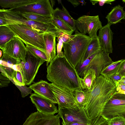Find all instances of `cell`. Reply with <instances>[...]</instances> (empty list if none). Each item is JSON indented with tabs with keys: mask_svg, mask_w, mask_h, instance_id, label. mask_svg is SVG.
Returning <instances> with one entry per match:
<instances>
[{
	"mask_svg": "<svg viewBox=\"0 0 125 125\" xmlns=\"http://www.w3.org/2000/svg\"><path fill=\"white\" fill-rule=\"evenodd\" d=\"M86 99L83 109L90 121L102 115L104 106L116 93L114 82L102 75L97 77L93 87L86 90Z\"/></svg>",
	"mask_w": 125,
	"mask_h": 125,
	"instance_id": "cell-1",
	"label": "cell"
},
{
	"mask_svg": "<svg viewBox=\"0 0 125 125\" xmlns=\"http://www.w3.org/2000/svg\"><path fill=\"white\" fill-rule=\"evenodd\" d=\"M47 78L52 83L70 90L82 89L81 77L64 56H56L47 66Z\"/></svg>",
	"mask_w": 125,
	"mask_h": 125,
	"instance_id": "cell-2",
	"label": "cell"
},
{
	"mask_svg": "<svg viewBox=\"0 0 125 125\" xmlns=\"http://www.w3.org/2000/svg\"><path fill=\"white\" fill-rule=\"evenodd\" d=\"M71 35L70 40L63 43L64 56L73 67H76L82 61L92 38L76 30Z\"/></svg>",
	"mask_w": 125,
	"mask_h": 125,
	"instance_id": "cell-3",
	"label": "cell"
},
{
	"mask_svg": "<svg viewBox=\"0 0 125 125\" xmlns=\"http://www.w3.org/2000/svg\"><path fill=\"white\" fill-rule=\"evenodd\" d=\"M0 17L4 21V26L12 24L22 25L40 33H54L57 37L62 32L54 23L47 24L28 20L10 9H0Z\"/></svg>",
	"mask_w": 125,
	"mask_h": 125,
	"instance_id": "cell-4",
	"label": "cell"
},
{
	"mask_svg": "<svg viewBox=\"0 0 125 125\" xmlns=\"http://www.w3.org/2000/svg\"><path fill=\"white\" fill-rule=\"evenodd\" d=\"M109 53L101 50L80 63L75 68L79 76L83 78L90 69L95 71L97 77L100 75L102 71L114 62L109 56Z\"/></svg>",
	"mask_w": 125,
	"mask_h": 125,
	"instance_id": "cell-5",
	"label": "cell"
},
{
	"mask_svg": "<svg viewBox=\"0 0 125 125\" xmlns=\"http://www.w3.org/2000/svg\"><path fill=\"white\" fill-rule=\"evenodd\" d=\"M13 32L15 37L25 44H29L45 52L46 45L44 35L23 25L12 24L6 25Z\"/></svg>",
	"mask_w": 125,
	"mask_h": 125,
	"instance_id": "cell-6",
	"label": "cell"
},
{
	"mask_svg": "<svg viewBox=\"0 0 125 125\" xmlns=\"http://www.w3.org/2000/svg\"><path fill=\"white\" fill-rule=\"evenodd\" d=\"M101 116L107 120L118 116L125 118V94L116 92L105 105Z\"/></svg>",
	"mask_w": 125,
	"mask_h": 125,
	"instance_id": "cell-7",
	"label": "cell"
},
{
	"mask_svg": "<svg viewBox=\"0 0 125 125\" xmlns=\"http://www.w3.org/2000/svg\"><path fill=\"white\" fill-rule=\"evenodd\" d=\"M45 61L27 50L25 62L21 61V72L26 85H29L33 82L40 67Z\"/></svg>",
	"mask_w": 125,
	"mask_h": 125,
	"instance_id": "cell-8",
	"label": "cell"
},
{
	"mask_svg": "<svg viewBox=\"0 0 125 125\" xmlns=\"http://www.w3.org/2000/svg\"><path fill=\"white\" fill-rule=\"evenodd\" d=\"M74 21L76 30L82 34H88L92 38L97 36L98 30L103 27L98 15H83Z\"/></svg>",
	"mask_w": 125,
	"mask_h": 125,
	"instance_id": "cell-9",
	"label": "cell"
},
{
	"mask_svg": "<svg viewBox=\"0 0 125 125\" xmlns=\"http://www.w3.org/2000/svg\"><path fill=\"white\" fill-rule=\"evenodd\" d=\"M58 114L62 122L90 124V121L83 108H63L58 106Z\"/></svg>",
	"mask_w": 125,
	"mask_h": 125,
	"instance_id": "cell-10",
	"label": "cell"
},
{
	"mask_svg": "<svg viewBox=\"0 0 125 125\" xmlns=\"http://www.w3.org/2000/svg\"><path fill=\"white\" fill-rule=\"evenodd\" d=\"M49 85L57 101L58 106L63 108L80 107L73 94V90L52 83H49Z\"/></svg>",
	"mask_w": 125,
	"mask_h": 125,
	"instance_id": "cell-11",
	"label": "cell"
},
{
	"mask_svg": "<svg viewBox=\"0 0 125 125\" xmlns=\"http://www.w3.org/2000/svg\"><path fill=\"white\" fill-rule=\"evenodd\" d=\"M23 43L20 39L15 37L0 46V48L3 53L25 62L27 50Z\"/></svg>",
	"mask_w": 125,
	"mask_h": 125,
	"instance_id": "cell-12",
	"label": "cell"
},
{
	"mask_svg": "<svg viewBox=\"0 0 125 125\" xmlns=\"http://www.w3.org/2000/svg\"><path fill=\"white\" fill-rule=\"evenodd\" d=\"M10 9L13 11L31 12L52 17L54 10L49 0H38L37 2L28 5Z\"/></svg>",
	"mask_w": 125,
	"mask_h": 125,
	"instance_id": "cell-13",
	"label": "cell"
},
{
	"mask_svg": "<svg viewBox=\"0 0 125 125\" xmlns=\"http://www.w3.org/2000/svg\"><path fill=\"white\" fill-rule=\"evenodd\" d=\"M60 117L48 115L38 111L31 113L22 125H60Z\"/></svg>",
	"mask_w": 125,
	"mask_h": 125,
	"instance_id": "cell-14",
	"label": "cell"
},
{
	"mask_svg": "<svg viewBox=\"0 0 125 125\" xmlns=\"http://www.w3.org/2000/svg\"><path fill=\"white\" fill-rule=\"evenodd\" d=\"M30 98L37 111L50 115H54L58 113L57 108L55 104L48 99L35 93L32 94Z\"/></svg>",
	"mask_w": 125,
	"mask_h": 125,
	"instance_id": "cell-15",
	"label": "cell"
},
{
	"mask_svg": "<svg viewBox=\"0 0 125 125\" xmlns=\"http://www.w3.org/2000/svg\"><path fill=\"white\" fill-rule=\"evenodd\" d=\"M0 61V66L12 79L13 78L16 71L21 72V60L12 58L4 53Z\"/></svg>",
	"mask_w": 125,
	"mask_h": 125,
	"instance_id": "cell-16",
	"label": "cell"
},
{
	"mask_svg": "<svg viewBox=\"0 0 125 125\" xmlns=\"http://www.w3.org/2000/svg\"><path fill=\"white\" fill-rule=\"evenodd\" d=\"M111 25L107 23L103 27L99 30L98 36L102 49L110 53H112L113 50L112 42L114 33L110 28Z\"/></svg>",
	"mask_w": 125,
	"mask_h": 125,
	"instance_id": "cell-17",
	"label": "cell"
},
{
	"mask_svg": "<svg viewBox=\"0 0 125 125\" xmlns=\"http://www.w3.org/2000/svg\"><path fill=\"white\" fill-rule=\"evenodd\" d=\"M29 87L34 93L58 104L57 101L50 87L49 83L47 81L41 80L31 84Z\"/></svg>",
	"mask_w": 125,
	"mask_h": 125,
	"instance_id": "cell-18",
	"label": "cell"
},
{
	"mask_svg": "<svg viewBox=\"0 0 125 125\" xmlns=\"http://www.w3.org/2000/svg\"><path fill=\"white\" fill-rule=\"evenodd\" d=\"M56 35L55 34L51 32L45 33L44 35V38L45 45V53L48 61L46 62V65L47 66L56 57Z\"/></svg>",
	"mask_w": 125,
	"mask_h": 125,
	"instance_id": "cell-19",
	"label": "cell"
},
{
	"mask_svg": "<svg viewBox=\"0 0 125 125\" xmlns=\"http://www.w3.org/2000/svg\"><path fill=\"white\" fill-rule=\"evenodd\" d=\"M108 23L111 25L121 22V21L125 19V11L123 7L120 5L114 7L105 17Z\"/></svg>",
	"mask_w": 125,
	"mask_h": 125,
	"instance_id": "cell-20",
	"label": "cell"
},
{
	"mask_svg": "<svg viewBox=\"0 0 125 125\" xmlns=\"http://www.w3.org/2000/svg\"><path fill=\"white\" fill-rule=\"evenodd\" d=\"M97 77L94 70L92 69L88 70L83 77L81 78V82L82 89L89 91H91L93 87Z\"/></svg>",
	"mask_w": 125,
	"mask_h": 125,
	"instance_id": "cell-21",
	"label": "cell"
},
{
	"mask_svg": "<svg viewBox=\"0 0 125 125\" xmlns=\"http://www.w3.org/2000/svg\"><path fill=\"white\" fill-rule=\"evenodd\" d=\"M14 11L28 20L45 24H51L54 23L52 16L43 15L31 12Z\"/></svg>",
	"mask_w": 125,
	"mask_h": 125,
	"instance_id": "cell-22",
	"label": "cell"
},
{
	"mask_svg": "<svg viewBox=\"0 0 125 125\" xmlns=\"http://www.w3.org/2000/svg\"><path fill=\"white\" fill-rule=\"evenodd\" d=\"M38 0H0V5L3 9L13 8L34 3Z\"/></svg>",
	"mask_w": 125,
	"mask_h": 125,
	"instance_id": "cell-23",
	"label": "cell"
},
{
	"mask_svg": "<svg viewBox=\"0 0 125 125\" xmlns=\"http://www.w3.org/2000/svg\"><path fill=\"white\" fill-rule=\"evenodd\" d=\"M62 4V7L61 9L57 7L53 10L52 16L58 17L61 19L68 23L75 31L76 30L74 20L70 15L69 13L64 6Z\"/></svg>",
	"mask_w": 125,
	"mask_h": 125,
	"instance_id": "cell-24",
	"label": "cell"
},
{
	"mask_svg": "<svg viewBox=\"0 0 125 125\" xmlns=\"http://www.w3.org/2000/svg\"><path fill=\"white\" fill-rule=\"evenodd\" d=\"M52 19L54 24L62 32L71 35L74 31L72 27L58 16H52Z\"/></svg>",
	"mask_w": 125,
	"mask_h": 125,
	"instance_id": "cell-25",
	"label": "cell"
},
{
	"mask_svg": "<svg viewBox=\"0 0 125 125\" xmlns=\"http://www.w3.org/2000/svg\"><path fill=\"white\" fill-rule=\"evenodd\" d=\"M102 49L98 36L92 38V40L87 48L82 62L93 54Z\"/></svg>",
	"mask_w": 125,
	"mask_h": 125,
	"instance_id": "cell-26",
	"label": "cell"
},
{
	"mask_svg": "<svg viewBox=\"0 0 125 125\" xmlns=\"http://www.w3.org/2000/svg\"><path fill=\"white\" fill-rule=\"evenodd\" d=\"M123 59L114 62L104 69L101 71V75L107 78L117 73Z\"/></svg>",
	"mask_w": 125,
	"mask_h": 125,
	"instance_id": "cell-27",
	"label": "cell"
},
{
	"mask_svg": "<svg viewBox=\"0 0 125 125\" xmlns=\"http://www.w3.org/2000/svg\"><path fill=\"white\" fill-rule=\"evenodd\" d=\"M15 37L13 32L6 26H0V46Z\"/></svg>",
	"mask_w": 125,
	"mask_h": 125,
	"instance_id": "cell-28",
	"label": "cell"
},
{
	"mask_svg": "<svg viewBox=\"0 0 125 125\" xmlns=\"http://www.w3.org/2000/svg\"><path fill=\"white\" fill-rule=\"evenodd\" d=\"M73 93L78 106L83 108L86 101V90L82 89H77L73 90Z\"/></svg>",
	"mask_w": 125,
	"mask_h": 125,
	"instance_id": "cell-29",
	"label": "cell"
},
{
	"mask_svg": "<svg viewBox=\"0 0 125 125\" xmlns=\"http://www.w3.org/2000/svg\"><path fill=\"white\" fill-rule=\"evenodd\" d=\"M27 50L35 56L45 61H48L45 53L29 44H26Z\"/></svg>",
	"mask_w": 125,
	"mask_h": 125,
	"instance_id": "cell-30",
	"label": "cell"
},
{
	"mask_svg": "<svg viewBox=\"0 0 125 125\" xmlns=\"http://www.w3.org/2000/svg\"><path fill=\"white\" fill-rule=\"evenodd\" d=\"M15 85H25L24 81L21 72L19 71H15L13 79H10Z\"/></svg>",
	"mask_w": 125,
	"mask_h": 125,
	"instance_id": "cell-31",
	"label": "cell"
},
{
	"mask_svg": "<svg viewBox=\"0 0 125 125\" xmlns=\"http://www.w3.org/2000/svg\"><path fill=\"white\" fill-rule=\"evenodd\" d=\"M107 120L109 125H125V118L122 117H116Z\"/></svg>",
	"mask_w": 125,
	"mask_h": 125,
	"instance_id": "cell-32",
	"label": "cell"
},
{
	"mask_svg": "<svg viewBox=\"0 0 125 125\" xmlns=\"http://www.w3.org/2000/svg\"><path fill=\"white\" fill-rule=\"evenodd\" d=\"M90 125H109L107 120L102 116H98L90 121Z\"/></svg>",
	"mask_w": 125,
	"mask_h": 125,
	"instance_id": "cell-33",
	"label": "cell"
},
{
	"mask_svg": "<svg viewBox=\"0 0 125 125\" xmlns=\"http://www.w3.org/2000/svg\"><path fill=\"white\" fill-rule=\"evenodd\" d=\"M57 37V40L58 42L57 44V54L56 56L58 57H64L63 52L62 51V49L64 42L60 36Z\"/></svg>",
	"mask_w": 125,
	"mask_h": 125,
	"instance_id": "cell-34",
	"label": "cell"
},
{
	"mask_svg": "<svg viewBox=\"0 0 125 125\" xmlns=\"http://www.w3.org/2000/svg\"><path fill=\"white\" fill-rule=\"evenodd\" d=\"M16 86L20 91L22 97L24 98L31 93L32 90L29 87H27L26 85Z\"/></svg>",
	"mask_w": 125,
	"mask_h": 125,
	"instance_id": "cell-35",
	"label": "cell"
},
{
	"mask_svg": "<svg viewBox=\"0 0 125 125\" xmlns=\"http://www.w3.org/2000/svg\"><path fill=\"white\" fill-rule=\"evenodd\" d=\"M0 80V87L1 88L7 86L11 81L9 78L2 75L1 73Z\"/></svg>",
	"mask_w": 125,
	"mask_h": 125,
	"instance_id": "cell-36",
	"label": "cell"
},
{
	"mask_svg": "<svg viewBox=\"0 0 125 125\" xmlns=\"http://www.w3.org/2000/svg\"><path fill=\"white\" fill-rule=\"evenodd\" d=\"M114 82L116 87V92L125 94V85L119 82Z\"/></svg>",
	"mask_w": 125,
	"mask_h": 125,
	"instance_id": "cell-37",
	"label": "cell"
},
{
	"mask_svg": "<svg viewBox=\"0 0 125 125\" xmlns=\"http://www.w3.org/2000/svg\"><path fill=\"white\" fill-rule=\"evenodd\" d=\"M122 76H125V59H123L117 72Z\"/></svg>",
	"mask_w": 125,
	"mask_h": 125,
	"instance_id": "cell-38",
	"label": "cell"
},
{
	"mask_svg": "<svg viewBox=\"0 0 125 125\" xmlns=\"http://www.w3.org/2000/svg\"><path fill=\"white\" fill-rule=\"evenodd\" d=\"M122 77L117 73L111 76L109 78L114 82H119L121 80Z\"/></svg>",
	"mask_w": 125,
	"mask_h": 125,
	"instance_id": "cell-39",
	"label": "cell"
},
{
	"mask_svg": "<svg viewBox=\"0 0 125 125\" xmlns=\"http://www.w3.org/2000/svg\"><path fill=\"white\" fill-rule=\"evenodd\" d=\"M62 125H90V124L82 123H66L62 122Z\"/></svg>",
	"mask_w": 125,
	"mask_h": 125,
	"instance_id": "cell-40",
	"label": "cell"
},
{
	"mask_svg": "<svg viewBox=\"0 0 125 125\" xmlns=\"http://www.w3.org/2000/svg\"><path fill=\"white\" fill-rule=\"evenodd\" d=\"M68 1L70 2L75 7L78 6L80 4V2L79 0H68Z\"/></svg>",
	"mask_w": 125,
	"mask_h": 125,
	"instance_id": "cell-41",
	"label": "cell"
},
{
	"mask_svg": "<svg viewBox=\"0 0 125 125\" xmlns=\"http://www.w3.org/2000/svg\"><path fill=\"white\" fill-rule=\"evenodd\" d=\"M101 1L103 2L104 3H107L108 4H112V2L115 1V0H101Z\"/></svg>",
	"mask_w": 125,
	"mask_h": 125,
	"instance_id": "cell-42",
	"label": "cell"
},
{
	"mask_svg": "<svg viewBox=\"0 0 125 125\" xmlns=\"http://www.w3.org/2000/svg\"><path fill=\"white\" fill-rule=\"evenodd\" d=\"M119 82L125 85V76H123L121 80Z\"/></svg>",
	"mask_w": 125,
	"mask_h": 125,
	"instance_id": "cell-43",
	"label": "cell"
},
{
	"mask_svg": "<svg viewBox=\"0 0 125 125\" xmlns=\"http://www.w3.org/2000/svg\"><path fill=\"white\" fill-rule=\"evenodd\" d=\"M98 2H99V4L100 6H103L104 3L101 0H97Z\"/></svg>",
	"mask_w": 125,
	"mask_h": 125,
	"instance_id": "cell-44",
	"label": "cell"
},
{
	"mask_svg": "<svg viewBox=\"0 0 125 125\" xmlns=\"http://www.w3.org/2000/svg\"><path fill=\"white\" fill-rule=\"evenodd\" d=\"M50 1L51 5L52 7H53V6L54 5L55 2L54 0H50Z\"/></svg>",
	"mask_w": 125,
	"mask_h": 125,
	"instance_id": "cell-45",
	"label": "cell"
},
{
	"mask_svg": "<svg viewBox=\"0 0 125 125\" xmlns=\"http://www.w3.org/2000/svg\"><path fill=\"white\" fill-rule=\"evenodd\" d=\"M2 51L1 50H0V58H1V56H2Z\"/></svg>",
	"mask_w": 125,
	"mask_h": 125,
	"instance_id": "cell-46",
	"label": "cell"
},
{
	"mask_svg": "<svg viewBox=\"0 0 125 125\" xmlns=\"http://www.w3.org/2000/svg\"></svg>",
	"mask_w": 125,
	"mask_h": 125,
	"instance_id": "cell-47",
	"label": "cell"
}]
</instances>
